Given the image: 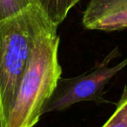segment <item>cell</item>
Returning a JSON list of instances; mask_svg holds the SVG:
<instances>
[{
  "mask_svg": "<svg viewBox=\"0 0 127 127\" xmlns=\"http://www.w3.org/2000/svg\"><path fill=\"white\" fill-rule=\"evenodd\" d=\"M58 26L39 36L18 83L5 127H33L61 78Z\"/></svg>",
  "mask_w": 127,
  "mask_h": 127,
  "instance_id": "1",
  "label": "cell"
},
{
  "mask_svg": "<svg viewBox=\"0 0 127 127\" xmlns=\"http://www.w3.org/2000/svg\"><path fill=\"white\" fill-rule=\"evenodd\" d=\"M54 26L38 4L0 22V95L5 122L37 38Z\"/></svg>",
  "mask_w": 127,
  "mask_h": 127,
  "instance_id": "2",
  "label": "cell"
},
{
  "mask_svg": "<svg viewBox=\"0 0 127 127\" xmlns=\"http://www.w3.org/2000/svg\"><path fill=\"white\" fill-rule=\"evenodd\" d=\"M118 55L119 51L117 47L90 72L74 78H60L52 95L43 108L42 114L64 111L80 102H104L103 95L105 85L127 66V58L115 65L109 66L111 60Z\"/></svg>",
  "mask_w": 127,
  "mask_h": 127,
  "instance_id": "3",
  "label": "cell"
},
{
  "mask_svg": "<svg viewBox=\"0 0 127 127\" xmlns=\"http://www.w3.org/2000/svg\"><path fill=\"white\" fill-rule=\"evenodd\" d=\"M82 23L88 30L114 32L127 28V0H91Z\"/></svg>",
  "mask_w": 127,
  "mask_h": 127,
  "instance_id": "4",
  "label": "cell"
},
{
  "mask_svg": "<svg viewBox=\"0 0 127 127\" xmlns=\"http://www.w3.org/2000/svg\"><path fill=\"white\" fill-rule=\"evenodd\" d=\"M78 1L79 0H37L39 7L58 26L65 19L70 10L76 5Z\"/></svg>",
  "mask_w": 127,
  "mask_h": 127,
  "instance_id": "5",
  "label": "cell"
},
{
  "mask_svg": "<svg viewBox=\"0 0 127 127\" xmlns=\"http://www.w3.org/2000/svg\"><path fill=\"white\" fill-rule=\"evenodd\" d=\"M33 4L37 0H0V22L18 14Z\"/></svg>",
  "mask_w": 127,
  "mask_h": 127,
  "instance_id": "6",
  "label": "cell"
},
{
  "mask_svg": "<svg viewBox=\"0 0 127 127\" xmlns=\"http://www.w3.org/2000/svg\"><path fill=\"white\" fill-rule=\"evenodd\" d=\"M101 127H127V85L124 89L116 110Z\"/></svg>",
  "mask_w": 127,
  "mask_h": 127,
  "instance_id": "7",
  "label": "cell"
},
{
  "mask_svg": "<svg viewBox=\"0 0 127 127\" xmlns=\"http://www.w3.org/2000/svg\"><path fill=\"white\" fill-rule=\"evenodd\" d=\"M0 127H5V119H4V112H3L2 102H1V95H0Z\"/></svg>",
  "mask_w": 127,
  "mask_h": 127,
  "instance_id": "8",
  "label": "cell"
}]
</instances>
